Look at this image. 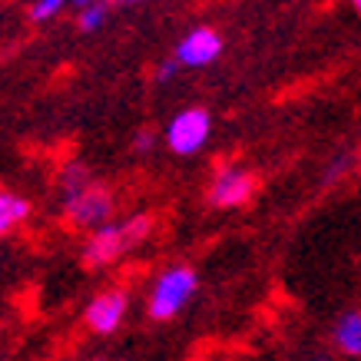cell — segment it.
Returning <instances> with one entry per match:
<instances>
[{
    "mask_svg": "<svg viewBox=\"0 0 361 361\" xmlns=\"http://www.w3.org/2000/svg\"><path fill=\"white\" fill-rule=\"evenodd\" d=\"M146 235H149V216H133L126 222H106L90 235L87 249H83V262L110 265L116 255H123L130 245H136Z\"/></svg>",
    "mask_w": 361,
    "mask_h": 361,
    "instance_id": "6da1fadb",
    "label": "cell"
},
{
    "mask_svg": "<svg viewBox=\"0 0 361 361\" xmlns=\"http://www.w3.org/2000/svg\"><path fill=\"white\" fill-rule=\"evenodd\" d=\"M196 272L186 269V265H173V269H166L159 275V282H156L153 295H149V315L156 322H166V318H173L179 308L186 305L192 292H196Z\"/></svg>",
    "mask_w": 361,
    "mask_h": 361,
    "instance_id": "7a4b0ae2",
    "label": "cell"
},
{
    "mask_svg": "<svg viewBox=\"0 0 361 361\" xmlns=\"http://www.w3.org/2000/svg\"><path fill=\"white\" fill-rule=\"evenodd\" d=\"M209 130H212V123H209L206 110H183V113H176L173 123L166 126V142H169L173 153L192 156L206 146Z\"/></svg>",
    "mask_w": 361,
    "mask_h": 361,
    "instance_id": "3957f363",
    "label": "cell"
},
{
    "mask_svg": "<svg viewBox=\"0 0 361 361\" xmlns=\"http://www.w3.org/2000/svg\"><path fill=\"white\" fill-rule=\"evenodd\" d=\"M110 212H113V196L106 189L93 186V183L87 189L73 192V196H66V216L80 229H99V226H106Z\"/></svg>",
    "mask_w": 361,
    "mask_h": 361,
    "instance_id": "277c9868",
    "label": "cell"
},
{
    "mask_svg": "<svg viewBox=\"0 0 361 361\" xmlns=\"http://www.w3.org/2000/svg\"><path fill=\"white\" fill-rule=\"evenodd\" d=\"M255 192V176L245 169H222L216 176V183L209 189V202L216 209H235L242 202H249V196Z\"/></svg>",
    "mask_w": 361,
    "mask_h": 361,
    "instance_id": "5b68a950",
    "label": "cell"
},
{
    "mask_svg": "<svg viewBox=\"0 0 361 361\" xmlns=\"http://www.w3.org/2000/svg\"><path fill=\"white\" fill-rule=\"evenodd\" d=\"M222 54V37L209 27H196L192 33H186L179 47H176V66H209L216 56Z\"/></svg>",
    "mask_w": 361,
    "mask_h": 361,
    "instance_id": "8992f818",
    "label": "cell"
},
{
    "mask_svg": "<svg viewBox=\"0 0 361 361\" xmlns=\"http://www.w3.org/2000/svg\"><path fill=\"white\" fill-rule=\"evenodd\" d=\"M123 315H126V295L123 292H103V295H97L90 302L87 325L93 331H99V335H110V331H116Z\"/></svg>",
    "mask_w": 361,
    "mask_h": 361,
    "instance_id": "52a82bcc",
    "label": "cell"
},
{
    "mask_svg": "<svg viewBox=\"0 0 361 361\" xmlns=\"http://www.w3.org/2000/svg\"><path fill=\"white\" fill-rule=\"evenodd\" d=\"M335 341H338V348L351 358H358L361 351V315L358 312H348V315H341L338 329H335Z\"/></svg>",
    "mask_w": 361,
    "mask_h": 361,
    "instance_id": "ba28073f",
    "label": "cell"
},
{
    "mask_svg": "<svg viewBox=\"0 0 361 361\" xmlns=\"http://www.w3.org/2000/svg\"><path fill=\"white\" fill-rule=\"evenodd\" d=\"M30 212V202L17 192H0V235L11 232L13 226H20Z\"/></svg>",
    "mask_w": 361,
    "mask_h": 361,
    "instance_id": "9c48e42d",
    "label": "cell"
},
{
    "mask_svg": "<svg viewBox=\"0 0 361 361\" xmlns=\"http://www.w3.org/2000/svg\"><path fill=\"white\" fill-rule=\"evenodd\" d=\"M60 186H63L66 196H73V192H80V189H87L90 186V173H87V166H80V163H70L60 173Z\"/></svg>",
    "mask_w": 361,
    "mask_h": 361,
    "instance_id": "30bf717a",
    "label": "cell"
},
{
    "mask_svg": "<svg viewBox=\"0 0 361 361\" xmlns=\"http://www.w3.org/2000/svg\"><path fill=\"white\" fill-rule=\"evenodd\" d=\"M103 20H106V7L103 4H90V7H83V13H80V30H99L103 27Z\"/></svg>",
    "mask_w": 361,
    "mask_h": 361,
    "instance_id": "8fae6325",
    "label": "cell"
},
{
    "mask_svg": "<svg viewBox=\"0 0 361 361\" xmlns=\"http://www.w3.org/2000/svg\"><path fill=\"white\" fill-rule=\"evenodd\" d=\"M63 4L66 0H37L30 7V17L37 23H44V20H50V17H56V13L63 11Z\"/></svg>",
    "mask_w": 361,
    "mask_h": 361,
    "instance_id": "7c38bea8",
    "label": "cell"
},
{
    "mask_svg": "<svg viewBox=\"0 0 361 361\" xmlns=\"http://www.w3.org/2000/svg\"><path fill=\"white\" fill-rule=\"evenodd\" d=\"M149 142H153V133H140V136H136V149L146 153V146H149Z\"/></svg>",
    "mask_w": 361,
    "mask_h": 361,
    "instance_id": "4fadbf2b",
    "label": "cell"
},
{
    "mask_svg": "<svg viewBox=\"0 0 361 361\" xmlns=\"http://www.w3.org/2000/svg\"><path fill=\"white\" fill-rule=\"evenodd\" d=\"M176 73V60H169V63H163V70H159V80H169Z\"/></svg>",
    "mask_w": 361,
    "mask_h": 361,
    "instance_id": "5bb4252c",
    "label": "cell"
},
{
    "mask_svg": "<svg viewBox=\"0 0 361 361\" xmlns=\"http://www.w3.org/2000/svg\"><path fill=\"white\" fill-rule=\"evenodd\" d=\"M73 4H77L80 11H83V7H90V4H97V0H73Z\"/></svg>",
    "mask_w": 361,
    "mask_h": 361,
    "instance_id": "9a60e30c",
    "label": "cell"
},
{
    "mask_svg": "<svg viewBox=\"0 0 361 361\" xmlns=\"http://www.w3.org/2000/svg\"><path fill=\"white\" fill-rule=\"evenodd\" d=\"M116 4H136V0H116Z\"/></svg>",
    "mask_w": 361,
    "mask_h": 361,
    "instance_id": "2e32d148",
    "label": "cell"
},
{
    "mask_svg": "<svg viewBox=\"0 0 361 361\" xmlns=\"http://www.w3.org/2000/svg\"><path fill=\"white\" fill-rule=\"evenodd\" d=\"M351 4H355V7H358V4H361V0H351Z\"/></svg>",
    "mask_w": 361,
    "mask_h": 361,
    "instance_id": "e0dca14e",
    "label": "cell"
}]
</instances>
